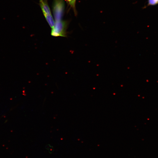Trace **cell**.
<instances>
[{"mask_svg":"<svg viewBox=\"0 0 158 158\" xmlns=\"http://www.w3.org/2000/svg\"><path fill=\"white\" fill-rule=\"evenodd\" d=\"M67 21L62 20L55 21L54 27L52 28L51 35L54 37H67Z\"/></svg>","mask_w":158,"mask_h":158,"instance_id":"obj_1","label":"cell"},{"mask_svg":"<svg viewBox=\"0 0 158 158\" xmlns=\"http://www.w3.org/2000/svg\"><path fill=\"white\" fill-rule=\"evenodd\" d=\"M64 8L63 0H54L53 10L55 21L62 20Z\"/></svg>","mask_w":158,"mask_h":158,"instance_id":"obj_2","label":"cell"},{"mask_svg":"<svg viewBox=\"0 0 158 158\" xmlns=\"http://www.w3.org/2000/svg\"><path fill=\"white\" fill-rule=\"evenodd\" d=\"M47 1V0H40V5L44 16L51 14Z\"/></svg>","mask_w":158,"mask_h":158,"instance_id":"obj_3","label":"cell"},{"mask_svg":"<svg viewBox=\"0 0 158 158\" xmlns=\"http://www.w3.org/2000/svg\"><path fill=\"white\" fill-rule=\"evenodd\" d=\"M44 16L50 27L52 28L54 26L55 22L51 14L46 15Z\"/></svg>","mask_w":158,"mask_h":158,"instance_id":"obj_4","label":"cell"},{"mask_svg":"<svg viewBox=\"0 0 158 158\" xmlns=\"http://www.w3.org/2000/svg\"><path fill=\"white\" fill-rule=\"evenodd\" d=\"M68 4L72 8L75 15L77 14V12L75 9V4L76 0H66Z\"/></svg>","mask_w":158,"mask_h":158,"instance_id":"obj_5","label":"cell"},{"mask_svg":"<svg viewBox=\"0 0 158 158\" xmlns=\"http://www.w3.org/2000/svg\"><path fill=\"white\" fill-rule=\"evenodd\" d=\"M158 3V0H149V5H154Z\"/></svg>","mask_w":158,"mask_h":158,"instance_id":"obj_6","label":"cell"}]
</instances>
